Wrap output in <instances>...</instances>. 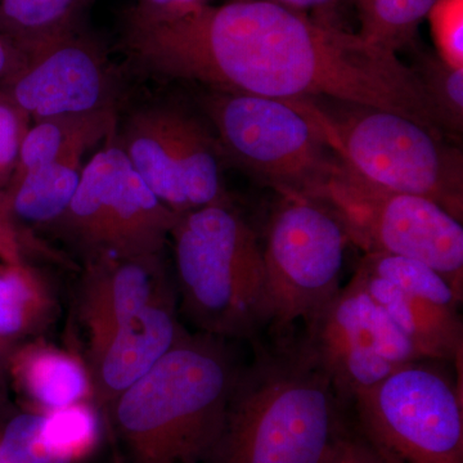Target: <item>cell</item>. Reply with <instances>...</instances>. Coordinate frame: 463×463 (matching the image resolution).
Here are the masks:
<instances>
[{"instance_id":"obj_7","label":"cell","mask_w":463,"mask_h":463,"mask_svg":"<svg viewBox=\"0 0 463 463\" xmlns=\"http://www.w3.org/2000/svg\"><path fill=\"white\" fill-rule=\"evenodd\" d=\"M440 361L399 368L353 398L354 426L385 463H463L462 383Z\"/></svg>"},{"instance_id":"obj_19","label":"cell","mask_w":463,"mask_h":463,"mask_svg":"<svg viewBox=\"0 0 463 463\" xmlns=\"http://www.w3.org/2000/svg\"><path fill=\"white\" fill-rule=\"evenodd\" d=\"M83 166L81 157L65 158L9 179L3 190L5 207L12 222L33 245V231L51 230L69 209Z\"/></svg>"},{"instance_id":"obj_1","label":"cell","mask_w":463,"mask_h":463,"mask_svg":"<svg viewBox=\"0 0 463 463\" xmlns=\"http://www.w3.org/2000/svg\"><path fill=\"white\" fill-rule=\"evenodd\" d=\"M128 50L145 71L209 90L326 99L440 125L419 76L397 54L269 0L205 5L173 20L128 18Z\"/></svg>"},{"instance_id":"obj_16","label":"cell","mask_w":463,"mask_h":463,"mask_svg":"<svg viewBox=\"0 0 463 463\" xmlns=\"http://www.w3.org/2000/svg\"><path fill=\"white\" fill-rule=\"evenodd\" d=\"M100 420L93 402L29 411L0 431V463H79L99 444Z\"/></svg>"},{"instance_id":"obj_30","label":"cell","mask_w":463,"mask_h":463,"mask_svg":"<svg viewBox=\"0 0 463 463\" xmlns=\"http://www.w3.org/2000/svg\"><path fill=\"white\" fill-rule=\"evenodd\" d=\"M23 259V237L8 214L3 191H0V263L16 264Z\"/></svg>"},{"instance_id":"obj_22","label":"cell","mask_w":463,"mask_h":463,"mask_svg":"<svg viewBox=\"0 0 463 463\" xmlns=\"http://www.w3.org/2000/svg\"><path fill=\"white\" fill-rule=\"evenodd\" d=\"M83 0H0V35L24 56L75 30Z\"/></svg>"},{"instance_id":"obj_21","label":"cell","mask_w":463,"mask_h":463,"mask_svg":"<svg viewBox=\"0 0 463 463\" xmlns=\"http://www.w3.org/2000/svg\"><path fill=\"white\" fill-rule=\"evenodd\" d=\"M54 312L50 289L27 263H0V343L8 349L35 335Z\"/></svg>"},{"instance_id":"obj_18","label":"cell","mask_w":463,"mask_h":463,"mask_svg":"<svg viewBox=\"0 0 463 463\" xmlns=\"http://www.w3.org/2000/svg\"><path fill=\"white\" fill-rule=\"evenodd\" d=\"M8 371L32 411L50 412L93 401L87 364L56 346L27 344L11 353Z\"/></svg>"},{"instance_id":"obj_33","label":"cell","mask_w":463,"mask_h":463,"mask_svg":"<svg viewBox=\"0 0 463 463\" xmlns=\"http://www.w3.org/2000/svg\"><path fill=\"white\" fill-rule=\"evenodd\" d=\"M9 355H11V352H9L8 347H5L0 343V373H2L5 368H8Z\"/></svg>"},{"instance_id":"obj_10","label":"cell","mask_w":463,"mask_h":463,"mask_svg":"<svg viewBox=\"0 0 463 463\" xmlns=\"http://www.w3.org/2000/svg\"><path fill=\"white\" fill-rule=\"evenodd\" d=\"M349 243L327 203L281 196L263 246L268 328L276 337L291 334L339 292Z\"/></svg>"},{"instance_id":"obj_4","label":"cell","mask_w":463,"mask_h":463,"mask_svg":"<svg viewBox=\"0 0 463 463\" xmlns=\"http://www.w3.org/2000/svg\"><path fill=\"white\" fill-rule=\"evenodd\" d=\"M169 241L179 307L197 332L260 340L268 327L263 245L233 203L179 215Z\"/></svg>"},{"instance_id":"obj_31","label":"cell","mask_w":463,"mask_h":463,"mask_svg":"<svg viewBox=\"0 0 463 463\" xmlns=\"http://www.w3.org/2000/svg\"><path fill=\"white\" fill-rule=\"evenodd\" d=\"M269 2L279 3L285 7L295 9V11L316 18V20L322 21V23L332 24L328 21V14L340 7L346 0H269Z\"/></svg>"},{"instance_id":"obj_9","label":"cell","mask_w":463,"mask_h":463,"mask_svg":"<svg viewBox=\"0 0 463 463\" xmlns=\"http://www.w3.org/2000/svg\"><path fill=\"white\" fill-rule=\"evenodd\" d=\"M322 203L339 216L352 245L429 265L463 295V227L434 201L365 181L345 163L331 176Z\"/></svg>"},{"instance_id":"obj_26","label":"cell","mask_w":463,"mask_h":463,"mask_svg":"<svg viewBox=\"0 0 463 463\" xmlns=\"http://www.w3.org/2000/svg\"><path fill=\"white\" fill-rule=\"evenodd\" d=\"M438 57L463 69V0H437L428 14Z\"/></svg>"},{"instance_id":"obj_8","label":"cell","mask_w":463,"mask_h":463,"mask_svg":"<svg viewBox=\"0 0 463 463\" xmlns=\"http://www.w3.org/2000/svg\"><path fill=\"white\" fill-rule=\"evenodd\" d=\"M179 215L164 205L114 138L84 164L80 182L54 232L83 263L163 255Z\"/></svg>"},{"instance_id":"obj_13","label":"cell","mask_w":463,"mask_h":463,"mask_svg":"<svg viewBox=\"0 0 463 463\" xmlns=\"http://www.w3.org/2000/svg\"><path fill=\"white\" fill-rule=\"evenodd\" d=\"M0 90L30 121L115 109L114 72L96 43L76 30L27 54Z\"/></svg>"},{"instance_id":"obj_29","label":"cell","mask_w":463,"mask_h":463,"mask_svg":"<svg viewBox=\"0 0 463 463\" xmlns=\"http://www.w3.org/2000/svg\"><path fill=\"white\" fill-rule=\"evenodd\" d=\"M205 5L209 0H139L128 18L147 23L173 20Z\"/></svg>"},{"instance_id":"obj_27","label":"cell","mask_w":463,"mask_h":463,"mask_svg":"<svg viewBox=\"0 0 463 463\" xmlns=\"http://www.w3.org/2000/svg\"><path fill=\"white\" fill-rule=\"evenodd\" d=\"M30 118L0 90V191L14 173Z\"/></svg>"},{"instance_id":"obj_5","label":"cell","mask_w":463,"mask_h":463,"mask_svg":"<svg viewBox=\"0 0 463 463\" xmlns=\"http://www.w3.org/2000/svg\"><path fill=\"white\" fill-rule=\"evenodd\" d=\"M334 100V99H332ZM365 181L425 197L462 222L463 157L455 145L395 112L322 99H289Z\"/></svg>"},{"instance_id":"obj_20","label":"cell","mask_w":463,"mask_h":463,"mask_svg":"<svg viewBox=\"0 0 463 463\" xmlns=\"http://www.w3.org/2000/svg\"><path fill=\"white\" fill-rule=\"evenodd\" d=\"M115 132V109L32 121L21 142L12 175L65 158H83L88 149L109 141Z\"/></svg>"},{"instance_id":"obj_25","label":"cell","mask_w":463,"mask_h":463,"mask_svg":"<svg viewBox=\"0 0 463 463\" xmlns=\"http://www.w3.org/2000/svg\"><path fill=\"white\" fill-rule=\"evenodd\" d=\"M444 136L458 138L463 128V69L447 65L439 57L426 56L413 69Z\"/></svg>"},{"instance_id":"obj_12","label":"cell","mask_w":463,"mask_h":463,"mask_svg":"<svg viewBox=\"0 0 463 463\" xmlns=\"http://www.w3.org/2000/svg\"><path fill=\"white\" fill-rule=\"evenodd\" d=\"M304 323L301 343L345 407L362 390L425 359L353 277Z\"/></svg>"},{"instance_id":"obj_17","label":"cell","mask_w":463,"mask_h":463,"mask_svg":"<svg viewBox=\"0 0 463 463\" xmlns=\"http://www.w3.org/2000/svg\"><path fill=\"white\" fill-rule=\"evenodd\" d=\"M353 279L376 301L422 358L462 368L463 323L459 310L408 294L388 281L356 268Z\"/></svg>"},{"instance_id":"obj_11","label":"cell","mask_w":463,"mask_h":463,"mask_svg":"<svg viewBox=\"0 0 463 463\" xmlns=\"http://www.w3.org/2000/svg\"><path fill=\"white\" fill-rule=\"evenodd\" d=\"M112 138L149 190L176 215L232 203L219 143L187 112L146 106L128 116Z\"/></svg>"},{"instance_id":"obj_14","label":"cell","mask_w":463,"mask_h":463,"mask_svg":"<svg viewBox=\"0 0 463 463\" xmlns=\"http://www.w3.org/2000/svg\"><path fill=\"white\" fill-rule=\"evenodd\" d=\"M172 294H176L175 285L163 255L106 257L83 263L75 319L85 334V359L146 307Z\"/></svg>"},{"instance_id":"obj_24","label":"cell","mask_w":463,"mask_h":463,"mask_svg":"<svg viewBox=\"0 0 463 463\" xmlns=\"http://www.w3.org/2000/svg\"><path fill=\"white\" fill-rule=\"evenodd\" d=\"M356 268L448 309L459 310L462 303L447 279L421 261L395 255L364 254Z\"/></svg>"},{"instance_id":"obj_6","label":"cell","mask_w":463,"mask_h":463,"mask_svg":"<svg viewBox=\"0 0 463 463\" xmlns=\"http://www.w3.org/2000/svg\"><path fill=\"white\" fill-rule=\"evenodd\" d=\"M224 160L279 196L322 201L343 160L288 100L210 90L203 99Z\"/></svg>"},{"instance_id":"obj_32","label":"cell","mask_w":463,"mask_h":463,"mask_svg":"<svg viewBox=\"0 0 463 463\" xmlns=\"http://www.w3.org/2000/svg\"><path fill=\"white\" fill-rule=\"evenodd\" d=\"M25 56L0 35V83L9 78L23 65Z\"/></svg>"},{"instance_id":"obj_2","label":"cell","mask_w":463,"mask_h":463,"mask_svg":"<svg viewBox=\"0 0 463 463\" xmlns=\"http://www.w3.org/2000/svg\"><path fill=\"white\" fill-rule=\"evenodd\" d=\"M207 463H323L347 421L330 380L300 337L254 341Z\"/></svg>"},{"instance_id":"obj_3","label":"cell","mask_w":463,"mask_h":463,"mask_svg":"<svg viewBox=\"0 0 463 463\" xmlns=\"http://www.w3.org/2000/svg\"><path fill=\"white\" fill-rule=\"evenodd\" d=\"M231 340L183 331L147 374L106 408L127 463H207L242 364Z\"/></svg>"},{"instance_id":"obj_28","label":"cell","mask_w":463,"mask_h":463,"mask_svg":"<svg viewBox=\"0 0 463 463\" xmlns=\"http://www.w3.org/2000/svg\"><path fill=\"white\" fill-rule=\"evenodd\" d=\"M323 463H385L347 420Z\"/></svg>"},{"instance_id":"obj_23","label":"cell","mask_w":463,"mask_h":463,"mask_svg":"<svg viewBox=\"0 0 463 463\" xmlns=\"http://www.w3.org/2000/svg\"><path fill=\"white\" fill-rule=\"evenodd\" d=\"M359 18V35L397 54L413 42L420 24L437 0H352Z\"/></svg>"},{"instance_id":"obj_15","label":"cell","mask_w":463,"mask_h":463,"mask_svg":"<svg viewBox=\"0 0 463 463\" xmlns=\"http://www.w3.org/2000/svg\"><path fill=\"white\" fill-rule=\"evenodd\" d=\"M176 309V294L149 304L85 359L97 407L106 410L172 349L185 330Z\"/></svg>"}]
</instances>
